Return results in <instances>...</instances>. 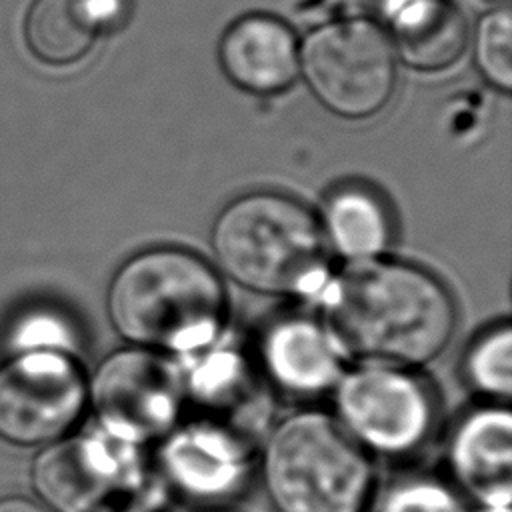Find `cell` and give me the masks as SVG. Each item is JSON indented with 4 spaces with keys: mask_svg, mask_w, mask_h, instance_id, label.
I'll return each mask as SVG.
<instances>
[{
    "mask_svg": "<svg viewBox=\"0 0 512 512\" xmlns=\"http://www.w3.org/2000/svg\"><path fill=\"white\" fill-rule=\"evenodd\" d=\"M322 300L336 352L364 366L424 364L440 354L456 322L446 288L402 262L362 260L328 282Z\"/></svg>",
    "mask_w": 512,
    "mask_h": 512,
    "instance_id": "1",
    "label": "cell"
},
{
    "mask_svg": "<svg viewBox=\"0 0 512 512\" xmlns=\"http://www.w3.org/2000/svg\"><path fill=\"white\" fill-rule=\"evenodd\" d=\"M224 306L216 272L178 248L130 258L108 290L110 320L126 340L178 354L198 352L216 340Z\"/></svg>",
    "mask_w": 512,
    "mask_h": 512,
    "instance_id": "2",
    "label": "cell"
},
{
    "mask_svg": "<svg viewBox=\"0 0 512 512\" xmlns=\"http://www.w3.org/2000/svg\"><path fill=\"white\" fill-rule=\"evenodd\" d=\"M220 266L264 294L312 296L328 286L326 236L296 200L256 192L228 204L212 230Z\"/></svg>",
    "mask_w": 512,
    "mask_h": 512,
    "instance_id": "3",
    "label": "cell"
},
{
    "mask_svg": "<svg viewBox=\"0 0 512 512\" xmlns=\"http://www.w3.org/2000/svg\"><path fill=\"white\" fill-rule=\"evenodd\" d=\"M264 480L280 512H362L372 472L342 424L300 412L268 438Z\"/></svg>",
    "mask_w": 512,
    "mask_h": 512,
    "instance_id": "4",
    "label": "cell"
},
{
    "mask_svg": "<svg viewBox=\"0 0 512 512\" xmlns=\"http://www.w3.org/2000/svg\"><path fill=\"white\" fill-rule=\"evenodd\" d=\"M304 74L326 108L346 118H366L384 108L394 90V52L372 22L340 20L306 38Z\"/></svg>",
    "mask_w": 512,
    "mask_h": 512,
    "instance_id": "5",
    "label": "cell"
},
{
    "mask_svg": "<svg viewBox=\"0 0 512 512\" xmlns=\"http://www.w3.org/2000/svg\"><path fill=\"white\" fill-rule=\"evenodd\" d=\"M144 470L140 446L102 430L44 450L34 464V484L58 512H112L142 488Z\"/></svg>",
    "mask_w": 512,
    "mask_h": 512,
    "instance_id": "6",
    "label": "cell"
},
{
    "mask_svg": "<svg viewBox=\"0 0 512 512\" xmlns=\"http://www.w3.org/2000/svg\"><path fill=\"white\" fill-rule=\"evenodd\" d=\"M92 402L102 428L130 444L166 436L182 408V376L150 350L112 354L92 382Z\"/></svg>",
    "mask_w": 512,
    "mask_h": 512,
    "instance_id": "7",
    "label": "cell"
},
{
    "mask_svg": "<svg viewBox=\"0 0 512 512\" xmlns=\"http://www.w3.org/2000/svg\"><path fill=\"white\" fill-rule=\"evenodd\" d=\"M88 390L78 364L58 350H34L0 370V436L40 444L80 416Z\"/></svg>",
    "mask_w": 512,
    "mask_h": 512,
    "instance_id": "8",
    "label": "cell"
},
{
    "mask_svg": "<svg viewBox=\"0 0 512 512\" xmlns=\"http://www.w3.org/2000/svg\"><path fill=\"white\" fill-rule=\"evenodd\" d=\"M336 404L354 440L388 454L418 446L432 424L426 388L398 368L362 366L340 378Z\"/></svg>",
    "mask_w": 512,
    "mask_h": 512,
    "instance_id": "9",
    "label": "cell"
},
{
    "mask_svg": "<svg viewBox=\"0 0 512 512\" xmlns=\"http://www.w3.org/2000/svg\"><path fill=\"white\" fill-rule=\"evenodd\" d=\"M180 414L254 448L270 408L246 360L236 352L216 350L182 378Z\"/></svg>",
    "mask_w": 512,
    "mask_h": 512,
    "instance_id": "10",
    "label": "cell"
},
{
    "mask_svg": "<svg viewBox=\"0 0 512 512\" xmlns=\"http://www.w3.org/2000/svg\"><path fill=\"white\" fill-rule=\"evenodd\" d=\"M252 448L244 442L194 422H184L168 436L162 464L170 480L198 500H222L246 482Z\"/></svg>",
    "mask_w": 512,
    "mask_h": 512,
    "instance_id": "11",
    "label": "cell"
},
{
    "mask_svg": "<svg viewBox=\"0 0 512 512\" xmlns=\"http://www.w3.org/2000/svg\"><path fill=\"white\" fill-rule=\"evenodd\" d=\"M220 62L240 88L258 94L278 92L296 78V38L282 20L250 14L226 30L220 42Z\"/></svg>",
    "mask_w": 512,
    "mask_h": 512,
    "instance_id": "12",
    "label": "cell"
},
{
    "mask_svg": "<svg viewBox=\"0 0 512 512\" xmlns=\"http://www.w3.org/2000/svg\"><path fill=\"white\" fill-rule=\"evenodd\" d=\"M512 418L504 408L470 414L456 430L450 464L460 484L488 508H506L512 486Z\"/></svg>",
    "mask_w": 512,
    "mask_h": 512,
    "instance_id": "13",
    "label": "cell"
},
{
    "mask_svg": "<svg viewBox=\"0 0 512 512\" xmlns=\"http://www.w3.org/2000/svg\"><path fill=\"white\" fill-rule=\"evenodd\" d=\"M262 360L280 388L300 396L328 390L342 372V358L326 330L304 318L276 322L264 336Z\"/></svg>",
    "mask_w": 512,
    "mask_h": 512,
    "instance_id": "14",
    "label": "cell"
},
{
    "mask_svg": "<svg viewBox=\"0 0 512 512\" xmlns=\"http://www.w3.org/2000/svg\"><path fill=\"white\" fill-rule=\"evenodd\" d=\"M402 58L420 70H440L460 58L468 24L452 0H384Z\"/></svg>",
    "mask_w": 512,
    "mask_h": 512,
    "instance_id": "15",
    "label": "cell"
},
{
    "mask_svg": "<svg viewBox=\"0 0 512 512\" xmlns=\"http://www.w3.org/2000/svg\"><path fill=\"white\" fill-rule=\"evenodd\" d=\"M100 30L88 0H34L24 22L30 52L46 64L80 60Z\"/></svg>",
    "mask_w": 512,
    "mask_h": 512,
    "instance_id": "16",
    "label": "cell"
},
{
    "mask_svg": "<svg viewBox=\"0 0 512 512\" xmlns=\"http://www.w3.org/2000/svg\"><path fill=\"white\" fill-rule=\"evenodd\" d=\"M390 234L388 212L372 192L348 186L328 198L324 236L344 258L372 260L388 246Z\"/></svg>",
    "mask_w": 512,
    "mask_h": 512,
    "instance_id": "17",
    "label": "cell"
},
{
    "mask_svg": "<svg viewBox=\"0 0 512 512\" xmlns=\"http://www.w3.org/2000/svg\"><path fill=\"white\" fill-rule=\"evenodd\" d=\"M466 376L470 384L494 398H508L512 392V336L510 328L482 336L466 358Z\"/></svg>",
    "mask_w": 512,
    "mask_h": 512,
    "instance_id": "18",
    "label": "cell"
},
{
    "mask_svg": "<svg viewBox=\"0 0 512 512\" xmlns=\"http://www.w3.org/2000/svg\"><path fill=\"white\" fill-rule=\"evenodd\" d=\"M476 60L484 76L502 90L512 86V18L508 8L490 12L478 28Z\"/></svg>",
    "mask_w": 512,
    "mask_h": 512,
    "instance_id": "19",
    "label": "cell"
},
{
    "mask_svg": "<svg viewBox=\"0 0 512 512\" xmlns=\"http://www.w3.org/2000/svg\"><path fill=\"white\" fill-rule=\"evenodd\" d=\"M380 512H460V506L446 488L432 482H412L394 490Z\"/></svg>",
    "mask_w": 512,
    "mask_h": 512,
    "instance_id": "20",
    "label": "cell"
},
{
    "mask_svg": "<svg viewBox=\"0 0 512 512\" xmlns=\"http://www.w3.org/2000/svg\"><path fill=\"white\" fill-rule=\"evenodd\" d=\"M22 344H28L36 350H58L66 352L72 346L70 332L54 318H38L24 330Z\"/></svg>",
    "mask_w": 512,
    "mask_h": 512,
    "instance_id": "21",
    "label": "cell"
},
{
    "mask_svg": "<svg viewBox=\"0 0 512 512\" xmlns=\"http://www.w3.org/2000/svg\"><path fill=\"white\" fill-rule=\"evenodd\" d=\"M100 28H112L126 14V0H88Z\"/></svg>",
    "mask_w": 512,
    "mask_h": 512,
    "instance_id": "22",
    "label": "cell"
},
{
    "mask_svg": "<svg viewBox=\"0 0 512 512\" xmlns=\"http://www.w3.org/2000/svg\"><path fill=\"white\" fill-rule=\"evenodd\" d=\"M0 512H46V510L26 498H6V500H0Z\"/></svg>",
    "mask_w": 512,
    "mask_h": 512,
    "instance_id": "23",
    "label": "cell"
},
{
    "mask_svg": "<svg viewBox=\"0 0 512 512\" xmlns=\"http://www.w3.org/2000/svg\"><path fill=\"white\" fill-rule=\"evenodd\" d=\"M484 512H508V506H506V508H488V510H484Z\"/></svg>",
    "mask_w": 512,
    "mask_h": 512,
    "instance_id": "24",
    "label": "cell"
},
{
    "mask_svg": "<svg viewBox=\"0 0 512 512\" xmlns=\"http://www.w3.org/2000/svg\"><path fill=\"white\" fill-rule=\"evenodd\" d=\"M494 2H498V0H494Z\"/></svg>",
    "mask_w": 512,
    "mask_h": 512,
    "instance_id": "25",
    "label": "cell"
}]
</instances>
